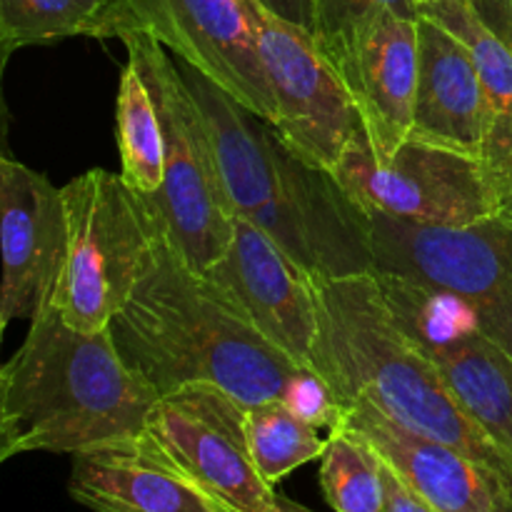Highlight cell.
<instances>
[{
  "mask_svg": "<svg viewBox=\"0 0 512 512\" xmlns=\"http://www.w3.org/2000/svg\"><path fill=\"white\" fill-rule=\"evenodd\" d=\"M125 363L158 395L205 383L245 405L283 400L303 368L185 263L158 220L143 278L110 323Z\"/></svg>",
  "mask_w": 512,
  "mask_h": 512,
  "instance_id": "6da1fadb",
  "label": "cell"
},
{
  "mask_svg": "<svg viewBox=\"0 0 512 512\" xmlns=\"http://www.w3.org/2000/svg\"><path fill=\"white\" fill-rule=\"evenodd\" d=\"M178 65L203 113L230 213L265 230L315 280L373 273L368 215L333 173L293 153L213 80Z\"/></svg>",
  "mask_w": 512,
  "mask_h": 512,
  "instance_id": "7a4b0ae2",
  "label": "cell"
},
{
  "mask_svg": "<svg viewBox=\"0 0 512 512\" xmlns=\"http://www.w3.org/2000/svg\"><path fill=\"white\" fill-rule=\"evenodd\" d=\"M158 390L135 373L110 328L80 333L55 305L30 320L0 370V460L78 455L138 438Z\"/></svg>",
  "mask_w": 512,
  "mask_h": 512,
  "instance_id": "3957f363",
  "label": "cell"
},
{
  "mask_svg": "<svg viewBox=\"0 0 512 512\" xmlns=\"http://www.w3.org/2000/svg\"><path fill=\"white\" fill-rule=\"evenodd\" d=\"M313 368L340 408L368 400L385 418L512 480V460L460 408L433 360L405 333L373 273L315 280Z\"/></svg>",
  "mask_w": 512,
  "mask_h": 512,
  "instance_id": "277c9868",
  "label": "cell"
},
{
  "mask_svg": "<svg viewBox=\"0 0 512 512\" xmlns=\"http://www.w3.org/2000/svg\"><path fill=\"white\" fill-rule=\"evenodd\" d=\"M68 255L55 308L80 333L110 328L143 278L158 218L120 173L93 168L63 185Z\"/></svg>",
  "mask_w": 512,
  "mask_h": 512,
  "instance_id": "5b68a950",
  "label": "cell"
},
{
  "mask_svg": "<svg viewBox=\"0 0 512 512\" xmlns=\"http://www.w3.org/2000/svg\"><path fill=\"white\" fill-rule=\"evenodd\" d=\"M158 103L165 140V180L148 200L168 238L190 268L208 273L223 260L233 220L203 113L168 48L148 33L120 35Z\"/></svg>",
  "mask_w": 512,
  "mask_h": 512,
  "instance_id": "8992f818",
  "label": "cell"
},
{
  "mask_svg": "<svg viewBox=\"0 0 512 512\" xmlns=\"http://www.w3.org/2000/svg\"><path fill=\"white\" fill-rule=\"evenodd\" d=\"M368 215V213H365ZM373 273H390L463 300L490 340L512 355V220L420 225L368 215Z\"/></svg>",
  "mask_w": 512,
  "mask_h": 512,
  "instance_id": "52a82bcc",
  "label": "cell"
},
{
  "mask_svg": "<svg viewBox=\"0 0 512 512\" xmlns=\"http://www.w3.org/2000/svg\"><path fill=\"white\" fill-rule=\"evenodd\" d=\"M333 178L368 215L420 225H470L498 215L485 160L418 138L405 140L393 158L378 160L368 135H360Z\"/></svg>",
  "mask_w": 512,
  "mask_h": 512,
  "instance_id": "ba28073f",
  "label": "cell"
},
{
  "mask_svg": "<svg viewBox=\"0 0 512 512\" xmlns=\"http://www.w3.org/2000/svg\"><path fill=\"white\" fill-rule=\"evenodd\" d=\"M130 30L153 35L250 113L268 123L278 118L260 58L255 0H118L100 38Z\"/></svg>",
  "mask_w": 512,
  "mask_h": 512,
  "instance_id": "9c48e42d",
  "label": "cell"
},
{
  "mask_svg": "<svg viewBox=\"0 0 512 512\" xmlns=\"http://www.w3.org/2000/svg\"><path fill=\"white\" fill-rule=\"evenodd\" d=\"M150 448L223 512H273L245 440V403L215 385L195 383L163 395L143 430Z\"/></svg>",
  "mask_w": 512,
  "mask_h": 512,
  "instance_id": "30bf717a",
  "label": "cell"
},
{
  "mask_svg": "<svg viewBox=\"0 0 512 512\" xmlns=\"http://www.w3.org/2000/svg\"><path fill=\"white\" fill-rule=\"evenodd\" d=\"M258 45L278 105V118L270 125L293 153L333 173L345 150L365 135L343 78L313 33L275 18L260 5Z\"/></svg>",
  "mask_w": 512,
  "mask_h": 512,
  "instance_id": "8fae6325",
  "label": "cell"
},
{
  "mask_svg": "<svg viewBox=\"0 0 512 512\" xmlns=\"http://www.w3.org/2000/svg\"><path fill=\"white\" fill-rule=\"evenodd\" d=\"M0 245V328L5 330L13 320H33L55 305L68 255L63 188L10 155L0 158Z\"/></svg>",
  "mask_w": 512,
  "mask_h": 512,
  "instance_id": "7c38bea8",
  "label": "cell"
},
{
  "mask_svg": "<svg viewBox=\"0 0 512 512\" xmlns=\"http://www.w3.org/2000/svg\"><path fill=\"white\" fill-rule=\"evenodd\" d=\"M210 280L243 310L245 318L285 355L315 370L318 293L315 278L295 263L265 230L233 220V238Z\"/></svg>",
  "mask_w": 512,
  "mask_h": 512,
  "instance_id": "4fadbf2b",
  "label": "cell"
},
{
  "mask_svg": "<svg viewBox=\"0 0 512 512\" xmlns=\"http://www.w3.org/2000/svg\"><path fill=\"white\" fill-rule=\"evenodd\" d=\"M375 158H393L413 133L418 93V18L395 10L375 15L335 60Z\"/></svg>",
  "mask_w": 512,
  "mask_h": 512,
  "instance_id": "5bb4252c",
  "label": "cell"
},
{
  "mask_svg": "<svg viewBox=\"0 0 512 512\" xmlns=\"http://www.w3.org/2000/svg\"><path fill=\"white\" fill-rule=\"evenodd\" d=\"M340 425L375 453L438 512H512V480L438 440L400 428L368 400L343 408Z\"/></svg>",
  "mask_w": 512,
  "mask_h": 512,
  "instance_id": "9a60e30c",
  "label": "cell"
},
{
  "mask_svg": "<svg viewBox=\"0 0 512 512\" xmlns=\"http://www.w3.org/2000/svg\"><path fill=\"white\" fill-rule=\"evenodd\" d=\"M418 55L410 138L485 160L493 115L470 48L445 25L418 13Z\"/></svg>",
  "mask_w": 512,
  "mask_h": 512,
  "instance_id": "2e32d148",
  "label": "cell"
},
{
  "mask_svg": "<svg viewBox=\"0 0 512 512\" xmlns=\"http://www.w3.org/2000/svg\"><path fill=\"white\" fill-rule=\"evenodd\" d=\"M68 493L93 512H223L145 440L73 455Z\"/></svg>",
  "mask_w": 512,
  "mask_h": 512,
  "instance_id": "e0dca14e",
  "label": "cell"
},
{
  "mask_svg": "<svg viewBox=\"0 0 512 512\" xmlns=\"http://www.w3.org/2000/svg\"><path fill=\"white\" fill-rule=\"evenodd\" d=\"M420 348L440 370L460 408L512 460V355L508 350L480 330Z\"/></svg>",
  "mask_w": 512,
  "mask_h": 512,
  "instance_id": "ac0fdd59",
  "label": "cell"
},
{
  "mask_svg": "<svg viewBox=\"0 0 512 512\" xmlns=\"http://www.w3.org/2000/svg\"><path fill=\"white\" fill-rule=\"evenodd\" d=\"M418 13L445 25L473 53L493 115L485 160H498L512 153V53L508 45L480 18L473 0H438L423 5Z\"/></svg>",
  "mask_w": 512,
  "mask_h": 512,
  "instance_id": "d6986e66",
  "label": "cell"
},
{
  "mask_svg": "<svg viewBox=\"0 0 512 512\" xmlns=\"http://www.w3.org/2000/svg\"><path fill=\"white\" fill-rule=\"evenodd\" d=\"M115 138L120 178L143 198H153L165 180V140L158 103L138 63L128 58L115 100Z\"/></svg>",
  "mask_w": 512,
  "mask_h": 512,
  "instance_id": "ffe728a7",
  "label": "cell"
},
{
  "mask_svg": "<svg viewBox=\"0 0 512 512\" xmlns=\"http://www.w3.org/2000/svg\"><path fill=\"white\" fill-rule=\"evenodd\" d=\"M245 440L250 458L268 485H278L300 465L323 458L328 438L295 415L283 400L245 405Z\"/></svg>",
  "mask_w": 512,
  "mask_h": 512,
  "instance_id": "44dd1931",
  "label": "cell"
},
{
  "mask_svg": "<svg viewBox=\"0 0 512 512\" xmlns=\"http://www.w3.org/2000/svg\"><path fill=\"white\" fill-rule=\"evenodd\" d=\"M115 5L118 0H0L3 55L75 35L100 38Z\"/></svg>",
  "mask_w": 512,
  "mask_h": 512,
  "instance_id": "7402d4cb",
  "label": "cell"
},
{
  "mask_svg": "<svg viewBox=\"0 0 512 512\" xmlns=\"http://www.w3.org/2000/svg\"><path fill=\"white\" fill-rule=\"evenodd\" d=\"M320 485L335 512H383V460L373 445L345 425L328 433L320 458Z\"/></svg>",
  "mask_w": 512,
  "mask_h": 512,
  "instance_id": "603a6c76",
  "label": "cell"
},
{
  "mask_svg": "<svg viewBox=\"0 0 512 512\" xmlns=\"http://www.w3.org/2000/svg\"><path fill=\"white\" fill-rule=\"evenodd\" d=\"M313 3L315 40L330 63L348 50L360 30L383 10H395L408 18H418V5L413 0H310Z\"/></svg>",
  "mask_w": 512,
  "mask_h": 512,
  "instance_id": "cb8c5ba5",
  "label": "cell"
},
{
  "mask_svg": "<svg viewBox=\"0 0 512 512\" xmlns=\"http://www.w3.org/2000/svg\"><path fill=\"white\" fill-rule=\"evenodd\" d=\"M383 460V458H380ZM383 480H385V510L383 512H438L428 500L420 498L393 468L383 460Z\"/></svg>",
  "mask_w": 512,
  "mask_h": 512,
  "instance_id": "d4e9b609",
  "label": "cell"
},
{
  "mask_svg": "<svg viewBox=\"0 0 512 512\" xmlns=\"http://www.w3.org/2000/svg\"><path fill=\"white\" fill-rule=\"evenodd\" d=\"M485 165H488V178L498 215L512 220V153L498 160H485Z\"/></svg>",
  "mask_w": 512,
  "mask_h": 512,
  "instance_id": "484cf974",
  "label": "cell"
},
{
  "mask_svg": "<svg viewBox=\"0 0 512 512\" xmlns=\"http://www.w3.org/2000/svg\"><path fill=\"white\" fill-rule=\"evenodd\" d=\"M480 18L490 25L512 53V0H473Z\"/></svg>",
  "mask_w": 512,
  "mask_h": 512,
  "instance_id": "4316f807",
  "label": "cell"
},
{
  "mask_svg": "<svg viewBox=\"0 0 512 512\" xmlns=\"http://www.w3.org/2000/svg\"><path fill=\"white\" fill-rule=\"evenodd\" d=\"M258 5L275 18L288 20V23L298 25V28L313 33L315 20H313V3L310 0H258Z\"/></svg>",
  "mask_w": 512,
  "mask_h": 512,
  "instance_id": "83f0119b",
  "label": "cell"
},
{
  "mask_svg": "<svg viewBox=\"0 0 512 512\" xmlns=\"http://www.w3.org/2000/svg\"><path fill=\"white\" fill-rule=\"evenodd\" d=\"M273 512H318V510L305 508V505L290 500L288 495H275V510Z\"/></svg>",
  "mask_w": 512,
  "mask_h": 512,
  "instance_id": "f1b7e54d",
  "label": "cell"
},
{
  "mask_svg": "<svg viewBox=\"0 0 512 512\" xmlns=\"http://www.w3.org/2000/svg\"><path fill=\"white\" fill-rule=\"evenodd\" d=\"M415 5H418V10L423 8V5H430V3H438V0H413Z\"/></svg>",
  "mask_w": 512,
  "mask_h": 512,
  "instance_id": "f546056e",
  "label": "cell"
}]
</instances>
